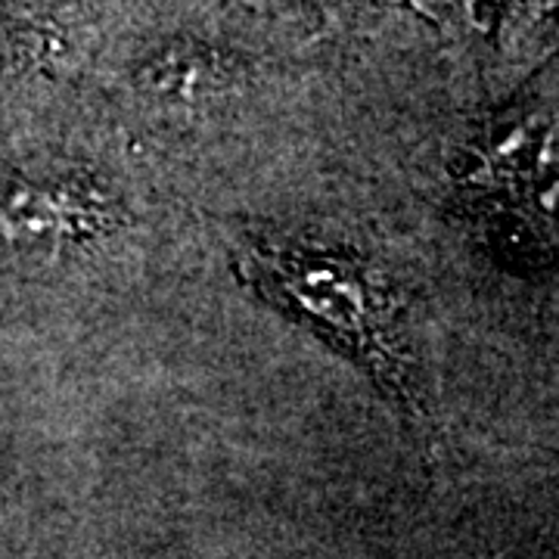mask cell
I'll list each match as a JSON object with an SVG mask.
<instances>
[{
    "instance_id": "obj_1",
    "label": "cell",
    "mask_w": 559,
    "mask_h": 559,
    "mask_svg": "<svg viewBox=\"0 0 559 559\" xmlns=\"http://www.w3.org/2000/svg\"><path fill=\"white\" fill-rule=\"evenodd\" d=\"M249 274L267 299L373 373L404 407L417 404L401 340L399 293L370 261L305 240L246 237Z\"/></svg>"
}]
</instances>
